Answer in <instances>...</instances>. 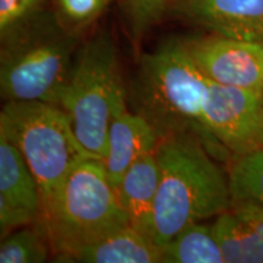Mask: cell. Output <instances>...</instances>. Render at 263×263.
Wrapping results in <instances>:
<instances>
[{
  "instance_id": "7402d4cb",
  "label": "cell",
  "mask_w": 263,
  "mask_h": 263,
  "mask_svg": "<svg viewBox=\"0 0 263 263\" xmlns=\"http://www.w3.org/2000/svg\"><path fill=\"white\" fill-rule=\"evenodd\" d=\"M261 99H262V105H263V93H262V95H261Z\"/></svg>"
},
{
  "instance_id": "e0dca14e",
  "label": "cell",
  "mask_w": 263,
  "mask_h": 263,
  "mask_svg": "<svg viewBox=\"0 0 263 263\" xmlns=\"http://www.w3.org/2000/svg\"><path fill=\"white\" fill-rule=\"evenodd\" d=\"M229 209L241 230L246 263H263V205L251 199H232Z\"/></svg>"
},
{
  "instance_id": "2e32d148",
  "label": "cell",
  "mask_w": 263,
  "mask_h": 263,
  "mask_svg": "<svg viewBox=\"0 0 263 263\" xmlns=\"http://www.w3.org/2000/svg\"><path fill=\"white\" fill-rule=\"evenodd\" d=\"M228 180L232 199H251L263 205V149L233 156Z\"/></svg>"
},
{
  "instance_id": "277c9868",
  "label": "cell",
  "mask_w": 263,
  "mask_h": 263,
  "mask_svg": "<svg viewBox=\"0 0 263 263\" xmlns=\"http://www.w3.org/2000/svg\"><path fill=\"white\" fill-rule=\"evenodd\" d=\"M35 226L55 257L130 224L101 160L89 157L78 163L57 192L43 201Z\"/></svg>"
},
{
  "instance_id": "3957f363",
  "label": "cell",
  "mask_w": 263,
  "mask_h": 263,
  "mask_svg": "<svg viewBox=\"0 0 263 263\" xmlns=\"http://www.w3.org/2000/svg\"><path fill=\"white\" fill-rule=\"evenodd\" d=\"M0 38L3 100L58 105L80 48L78 34L66 28L55 11L41 10Z\"/></svg>"
},
{
  "instance_id": "ba28073f",
  "label": "cell",
  "mask_w": 263,
  "mask_h": 263,
  "mask_svg": "<svg viewBox=\"0 0 263 263\" xmlns=\"http://www.w3.org/2000/svg\"><path fill=\"white\" fill-rule=\"evenodd\" d=\"M190 58L210 81L263 93V43L221 35L183 39Z\"/></svg>"
},
{
  "instance_id": "8fae6325",
  "label": "cell",
  "mask_w": 263,
  "mask_h": 263,
  "mask_svg": "<svg viewBox=\"0 0 263 263\" xmlns=\"http://www.w3.org/2000/svg\"><path fill=\"white\" fill-rule=\"evenodd\" d=\"M159 141L155 129L140 115L126 111L115 118L108 127L106 151L101 160L111 184L117 186L130 164L155 151Z\"/></svg>"
},
{
  "instance_id": "ac0fdd59",
  "label": "cell",
  "mask_w": 263,
  "mask_h": 263,
  "mask_svg": "<svg viewBox=\"0 0 263 263\" xmlns=\"http://www.w3.org/2000/svg\"><path fill=\"white\" fill-rule=\"evenodd\" d=\"M114 0H52L57 15L64 26L78 34L103 15Z\"/></svg>"
},
{
  "instance_id": "9a60e30c",
  "label": "cell",
  "mask_w": 263,
  "mask_h": 263,
  "mask_svg": "<svg viewBox=\"0 0 263 263\" xmlns=\"http://www.w3.org/2000/svg\"><path fill=\"white\" fill-rule=\"evenodd\" d=\"M50 256V245L35 224L21 227L2 236V263H42Z\"/></svg>"
},
{
  "instance_id": "5bb4252c",
  "label": "cell",
  "mask_w": 263,
  "mask_h": 263,
  "mask_svg": "<svg viewBox=\"0 0 263 263\" xmlns=\"http://www.w3.org/2000/svg\"><path fill=\"white\" fill-rule=\"evenodd\" d=\"M162 263H224L211 224L193 222L161 248Z\"/></svg>"
},
{
  "instance_id": "5b68a950",
  "label": "cell",
  "mask_w": 263,
  "mask_h": 263,
  "mask_svg": "<svg viewBox=\"0 0 263 263\" xmlns=\"http://www.w3.org/2000/svg\"><path fill=\"white\" fill-rule=\"evenodd\" d=\"M127 89L112 37L100 32L76 51L58 106L64 110L77 139L103 160L108 127L128 111Z\"/></svg>"
},
{
  "instance_id": "4fadbf2b",
  "label": "cell",
  "mask_w": 263,
  "mask_h": 263,
  "mask_svg": "<svg viewBox=\"0 0 263 263\" xmlns=\"http://www.w3.org/2000/svg\"><path fill=\"white\" fill-rule=\"evenodd\" d=\"M159 183L160 167L155 151H153L134 161L115 186L120 203L129 218V224L149 238Z\"/></svg>"
},
{
  "instance_id": "52a82bcc",
  "label": "cell",
  "mask_w": 263,
  "mask_h": 263,
  "mask_svg": "<svg viewBox=\"0 0 263 263\" xmlns=\"http://www.w3.org/2000/svg\"><path fill=\"white\" fill-rule=\"evenodd\" d=\"M203 118L210 133L232 157L263 149L261 95L210 81Z\"/></svg>"
},
{
  "instance_id": "6da1fadb",
  "label": "cell",
  "mask_w": 263,
  "mask_h": 263,
  "mask_svg": "<svg viewBox=\"0 0 263 263\" xmlns=\"http://www.w3.org/2000/svg\"><path fill=\"white\" fill-rule=\"evenodd\" d=\"M209 84L183 39L172 38L140 59L127 99L133 112L145 118L160 139L192 134L215 159H232L206 127L203 101Z\"/></svg>"
},
{
  "instance_id": "44dd1931",
  "label": "cell",
  "mask_w": 263,
  "mask_h": 263,
  "mask_svg": "<svg viewBox=\"0 0 263 263\" xmlns=\"http://www.w3.org/2000/svg\"><path fill=\"white\" fill-rule=\"evenodd\" d=\"M45 0H0V37L43 10Z\"/></svg>"
},
{
  "instance_id": "30bf717a",
  "label": "cell",
  "mask_w": 263,
  "mask_h": 263,
  "mask_svg": "<svg viewBox=\"0 0 263 263\" xmlns=\"http://www.w3.org/2000/svg\"><path fill=\"white\" fill-rule=\"evenodd\" d=\"M176 12L212 34L263 43V0H178Z\"/></svg>"
},
{
  "instance_id": "9c48e42d",
  "label": "cell",
  "mask_w": 263,
  "mask_h": 263,
  "mask_svg": "<svg viewBox=\"0 0 263 263\" xmlns=\"http://www.w3.org/2000/svg\"><path fill=\"white\" fill-rule=\"evenodd\" d=\"M42 195L17 145L0 130V234L38 222Z\"/></svg>"
},
{
  "instance_id": "ffe728a7",
  "label": "cell",
  "mask_w": 263,
  "mask_h": 263,
  "mask_svg": "<svg viewBox=\"0 0 263 263\" xmlns=\"http://www.w3.org/2000/svg\"><path fill=\"white\" fill-rule=\"evenodd\" d=\"M168 6V0H127L130 29L134 38L144 34L162 18Z\"/></svg>"
},
{
  "instance_id": "d6986e66",
  "label": "cell",
  "mask_w": 263,
  "mask_h": 263,
  "mask_svg": "<svg viewBox=\"0 0 263 263\" xmlns=\"http://www.w3.org/2000/svg\"><path fill=\"white\" fill-rule=\"evenodd\" d=\"M211 228L224 263H246L244 239L238 221L230 209L216 216Z\"/></svg>"
},
{
  "instance_id": "7c38bea8",
  "label": "cell",
  "mask_w": 263,
  "mask_h": 263,
  "mask_svg": "<svg viewBox=\"0 0 263 263\" xmlns=\"http://www.w3.org/2000/svg\"><path fill=\"white\" fill-rule=\"evenodd\" d=\"M52 259L61 263H157L161 262V249L146 234L127 226Z\"/></svg>"
},
{
  "instance_id": "8992f818",
  "label": "cell",
  "mask_w": 263,
  "mask_h": 263,
  "mask_svg": "<svg viewBox=\"0 0 263 263\" xmlns=\"http://www.w3.org/2000/svg\"><path fill=\"white\" fill-rule=\"evenodd\" d=\"M0 130L24 155L38 183L42 203L78 163L95 157L82 146L67 115L55 104L6 101L0 112Z\"/></svg>"
},
{
  "instance_id": "7a4b0ae2",
  "label": "cell",
  "mask_w": 263,
  "mask_h": 263,
  "mask_svg": "<svg viewBox=\"0 0 263 263\" xmlns=\"http://www.w3.org/2000/svg\"><path fill=\"white\" fill-rule=\"evenodd\" d=\"M160 183L151 239L161 249L189 223L229 209V180L205 145L192 134L162 138L155 150Z\"/></svg>"
}]
</instances>
